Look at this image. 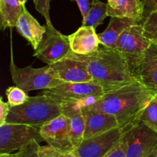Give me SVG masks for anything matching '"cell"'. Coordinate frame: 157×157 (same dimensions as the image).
Wrapping results in <instances>:
<instances>
[{"label":"cell","instance_id":"cell-2","mask_svg":"<svg viewBox=\"0 0 157 157\" xmlns=\"http://www.w3.org/2000/svg\"><path fill=\"white\" fill-rule=\"evenodd\" d=\"M93 81L106 92L137 80L125 57L114 48L102 45L95 53L84 55Z\"/></svg>","mask_w":157,"mask_h":157},{"label":"cell","instance_id":"cell-24","mask_svg":"<svg viewBox=\"0 0 157 157\" xmlns=\"http://www.w3.org/2000/svg\"><path fill=\"white\" fill-rule=\"evenodd\" d=\"M38 157H77L73 153L57 150L50 146H40Z\"/></svg>","mask_w":157,"mask_h":157},{"label":"cell","instance_id":"cell-17","mask_svg":"<svg viewBox=\"0 0 157 157\" xmlns=\"http://www.w3.org/2000/svg\"><path fill=\"white\" fill-rule=\"evenodd\" d=\"M135 24L140 23L127 17H110V22L106 30L98 34L101 44L115 48L117 41L121 34L127 28Z\"/></svg>","mask_w":157,"mask_h":157},{"label":"cell","instance_id":"cell-28","mask_svg":"<svg viewBox=\"0 0 157 157\" xmlns=\"http://www.w3.org/2000/svg\"><path fill=\"white\" fill-rule=\"evenodd\" d=\"M10 106L9 103L4 102L2 98H0V126L6 124V119L9 115Z\"/></svg>","mask_w":157,"mask_h":157},{"label":"cell","instance_id":"cell-32","mask_svg":"<svg viewBox=\"0 0 157 157\" xmlns=\"http://www.w3.org/2000/svg\"><path fill=\"white\" fill-rule=\"evenodd\" d=\"M0 157H19V153H0Z\"/></svg>","mask_w":157,"mask_h":157},{"label":"cell","instance_id":"cell-7","mask_svg":"<svg viewBox=\"0 0 157 157\" xmlns=\"http://www.w3.org/2000/svg\"><path fill=\"white\" fill-rule=\"evenodd\" d=\"M34 140L39 144L44 141L36 127L8 123L0 126V153L21 150Z\"/></svg>","mask_w":157,"mask_h":157},{"label":"cell","instance_id":"cell-31","mask_svg":"<svg viewBox=\"0 0 157 157\" xmlns=\"http://www.w3.org/2000/svg\"><path fill=\"white\" fill-rule=\"evenodd\" d=\"M107 2H108L107 3L110 7L113 8V9H117L119 7L121 0H107Z\"/></svg>","mask_w":157,"mask_h":157},{"label":"cell","instance_id":"cell-35","mask_svg":"<svg viewBox=\"0 0 157 157\" xmlns=\"http://www.w3.org/2000/svg\"><path fill=\"white\" fill-rule=\"evenodd\" d=\"M154 98H155V99H156V101H157V94H155V96H154Z\"/></svg>","mask_w":157,"mask_h":157},{"label":"cell","instance_id":"cell-11","mask_svg":"<svg viewBox=\"0 0 157 157\" xmlns=\"http://www.w3.org/2000/svg\"><path fill=\"white\" fill-rule=\"evenodd\" d=\"M127 157H145L157 147V132L139 121L125 132Z\"/></svg>","mask_w":157,"mask_h":157},{"label":"cell","instance_id":"cell-29","mask_svg":"<svg viewBox=\"0 0 157 157\" xmlns=\"http://www.w3.org/2000/svg\"><path fill=\"white\" fill-rule=\"evenodd\" d=\"M142 1L144 5V19L150 12L157 10V0H142Z\"/></svg>","mask_w":157,"mask_h":157},{"label":"cell","instance_id":"cell-16","mask_svg":"<svg viewBox=\"0 0 157 157\" xmlns=\"http://www.w3.org/2000/svg\"><path fill=\"white\" fill-rule=\"evenodd\" d=\"M15 28L18 33L32 45L34 50L38 48L47 32V25H41L27 10L25 6H24Z\"/></svg>","mask_w":157,"mask_h":157},{"label":"cell","instance_id":"cell-1","mask_svg":"<svg viewBox=\"0 0 157 157\" xmlns=\"http://www.w3.org/2000/svg\"><path fill=\"white\" fill-rule=\"evenodd\" d=\"M154 96L155 94L137 79L106 92L87 107L113 115L117 119L120 127L127 132L139 122L140 117Z\"/></svg>","mask_w":157,"mask_h":157},{"label":"cell","instance_id":"cell-33","mask_svg":"<svg viewBox=\"0 0 157 157\" xmlns=\"http://www.w3.org/2000/svg\"><path fill=\"white\" fill-rule=\"evenodd\" d=\"M145 157H157V147L152 150L150 153H149Z\"/></svg>","mask_w":157,"mask_h":157},{"label":"cell","instance_id":"cell-25","mask_svg":"<svg viewBox=\"0 0 157 157\" xmlns=\"http://www.w3.org/2000/svg\"><path fill=\"white\" fill-rule=\"evenodd\" d=\"M35 5V9L42 15L45 19L47 26L53 27L50 17L51 0H32Z\"/></svg>","mask_w":157,"mask_h":157},{"label":"cell","instance_id":"cell-5","mask_svg":"<svg viewBox=\"0 0 157 157\" xmlns=\"http://www.w3.org/2000/svg\"><path fill=\"white\" fill-rule=\"evenodd\" d=\"M42 93L57 100L60 104L90 102L94 104L100 97L106 93L101 84L90 81L70 83L60 81L55 87L44 90Z\"/></svg>","mask_w":157,"mask_h":157},{"label":"cell","instance_id":"cell-30","mask_svg":"<svg viewBox=\"0 0 157 157\" xmlns=\"http://www.w3.org/2000/svg\"><path fill=\"white\" fill-rule=\"evenodd\" d=\"M74 1L76 2L77 4H78L80 12H81V15H82V19L85 18L90 8L89 0H74Z\"/></svg>","mask_w":157,"mask_h":157},{"label":"cell","instance_id":"cell-23","mask_svg":"<svg viewBox=\"0 0 157 157\" xmlns=\"http://www.w3.org/2000/svg\"><path fill=\"white\" fill-rule=\"evenodd\" d=\"M8 103L10 107H16L24 104L30 98L27 92L17 86H12L6 90Z\"/></svg>","mask_w":157,"mask_h":157},{"label":"cell","instance_id":"cell-8","mask_svg":"<svg viewBox=\"0 0 157 157\" xmlns=\"http://www.w3.org/2000/svg\"><path fill=\"white\" fill-rule=\"evenodd\" d=\"M121 127L84 140L72 153L77 157H104L124 136Z\"/></svg>","mask_w":157,"mask_h":157},{"label":"cell","instance_id":"cell-9","mask_svg":"<svg viewBox=\"0 0 157 157\" xmlns=\"http://www.w3.org/2000/svg\"><path fill=\"white\" fill-rule=\"evenodd\" d=\"M50 66L57 78L64 82L83 83L93 81L85 57L73 53L71 51L64 58Z\"/></svg>","mask_w":157,"mask_h":157},{"label":"cell","instance_id":"cell-19","mask_svg":"<svg viewBox=\"0 0 157 157\" xmlns=\"http://www.w3.org/2000/svg\"><path fill=\"white\" fill-rule=\"evenodd\" d=\"M25 5L21 0H0V28H14L22 12Z\"/></svg>","mask_w":157,"mask_h":157},{"label":"cell","instance_id":"cell-13","mask_svg":"<svg viewBox=\"0 0 157 157\" xmlns=\"http://www.w3.org/2000/svg\"><path fill=\"white\" fill-rule=\"evenodd\" d=\"M133 73L149 90L157 94V43H151Z\"/></svg>","mask_w":157,"mask_h":157},{"label":"cell","instance_id":"cell-18","mask_svg":"<svg viewBox=\"0 0 157 157\" xmlns=\"http://www.w3.org/2000/svg\"><path fill=\"white\" fill-rule=\"evenodd\" d=\"M108 16L127 17L141 24L144 18V5L142 0H121L117 9L108 5Z\"/></svg>","mask_w":157,"mask_h":157},{"label":"cell","instance_id":"cell-10","mask_svg":"<svg viewBox=\"0 0 157 157\" xmlns=\"http://www.w3.org/2000/svg\"><path fill=\"white\" fill-rule=\"evenodd\" d=\"M71 52L68 36L63 35L53 27L47 26L44 38L35 50L36 57L47 65H51L64 58Z\"/></svg>","mask_w":157,"mask_h":157},{"label":"cell","instance_id":"cell-6","mask_svg":"<svg viewBox=\"0 0 157 157\" xmlns=\"http://www.w3.org/2000/svg\"><path fill=\"white\" fill-rule=\"evenodd\" d=\"M152 41L145 36L141 24H135L127 28L118 38L115 45L133 69L140 61Z\"/></svg>","mask_w":157,"mask_h":157},{"label":"cell","instance_id":"cell-22","mask_svg":"<svg viewBox=\"0 0 157 157\" xmlns=\"http://www.w3.org/2000/svg\"><path fill=\"white\" fill-rule=\"evenodd\" d=\"M141 25L144 28L145 36L152 42L157 43V10L150 12Z\"/></svg>","mask_w":157,"mask_h":157},{"label":"cell","instance_id":"cell-21","mask_svg":"<svg viewBox=\"0 0 157 157\" xmlns=\"http://www.w3.org/2000/svg\"><path fill=\"white\" fill-rule=\"evenodd\" d=\"M139 121L144 123L157 132V101L154 98L144 109Z\"/></svg>","mask_w":157,"mask_h":157},{"label":"cell","instance_id":"cell-14","mask_svg":"<svg viewBox=\"0 0 157 157\" xmlns=\"http://www.w3.org/2000/svg\"><path fill=\"white\" fill-rule=\"evenodd\" d=\"M85 117L84 140L120 127L116 117L100 110L84 107L82 110Z\"/></svg>","mask_w":157,"mask_h":157},{"label":"cell","instance_id":"cell-12","mask_svg":"<svg viewBox=\"0 0 157 157\" xmlns=\"http://www.w3.org/2000/svg\"><path fill=\"white\" fill-rule=\"evenodd\" d=\"M40 133L48 145L57 150L72 153L75 150L71 140L70 118L64 114L57 117L40 127Z\"/></svg>","mask_w":157,"mask_h":157},{"label":"cell","instance_id":"cell-3","mask_svg":"<svg viewBox=\"0 0 157 157\" xmlns=\"http://www.w3.org/2000/svg\"><path fill=\"white\" fill-rule=\"evenodd\" d=\"M62 113L61 104L57 100L42 93L30 97L21 105L10 107L6 123L27 124L40 129L46 123Z\"/></svg>","mask_w":157,"mask_h":157},{"label":"cell","instance_id":"cell-4","mask_svg":"<svg viewBox=\"0 0 157 157\" xmlns=\"http://www.w3.org/2000/svg\"><path fill=\"white\" fill-rule=\"evenodd\" d=\"M10 72L15 86L26 92L52 88L61 81L50 65L40 68H35L32 66L17 67L13 61L12 48H11Z\"/></svg>","mask_w":157,"mask_h":157},{"label":"cell","instance_id":"cell-20","mask_svg":"<svg viewBox=\"0 0 157 157\" xmlns=\"http://www.w3.org/2000/svg\"><path fill=\"white\" fill-rule=\"evenodd\" d=\"M108 16V3H104L100 0H91L90 10L87 16L82 21L83 26H89L96 29L101 25Z\"/></svg>","mask_w":157,"mask_h":157},{"label":"cell","instance_id":"cell-27","mask_svg":"<svg viewBox=\"0 0 157 157\" xmlns=\"http://www.w3.org/2000/svg\"><path fill=\"white\" fill-rule=\"evenodd\" d=\"M127 140L125 136L104 157H127Z\"/></svg>","mask_w":157,"mask_h":157},{"label":"cell","instance_id":"cell-15","mask_svg":"<svg viewBox=\"0 0 157 157\" xmlns=\"http://www.w3.org/2000/svg\"><path fill=\"white\" fill-rule=\"evenodd\" d=\"M71 51L80 55H89L99 49L101 41L95 29L81 26L74 33L68 35Z\"/></svg>","mask_w":157,"mask_h":157},{"label":"cell","instance_id":"cell-34","mask_svg":"<svg viewBox=\"0 0 157 157\" xmlns=\"http://www.w3.org/2000/svg\"><path fill=\"white\" fill-rule=\"evenodd\" d=\"M28 0H21V2L22 3L23 5H25V3H26V2H27Z\"/></svg>","mask_w":157,"mask_h":157},{"label":"cell","instance_id":"cell-26","mask_svg":"<svg viewBox=\"0 0 157 157\" xmlns=\"http://www.w3.org/2000/svg\"><path fill=\"white\" fill-rule=\"evenodd\" d=\"M39 147V143L34 140L21 150H18L19 157H38Z\"/></svg>","mask_w":157,"mask_h":157}]
</instances>
